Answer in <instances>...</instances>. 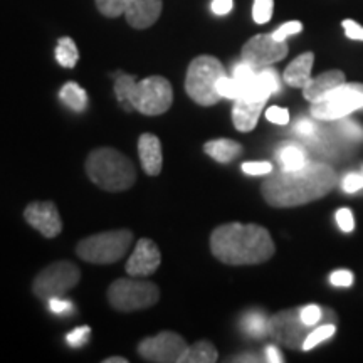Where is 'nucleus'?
<instances>
[{
    "mask_svg": "<svg viewBox=\"0 0 363 363\" xmlns=\"http://www.w3.org/2000/svg\"><path fill=\"white\" fill-rule=\"evenodd\" d=\"M337 174L330 165L308 162L296 170L271 172L262 182V197L272 207H298L323 199L335 189Z\"/></svg>",
    "mask_w": 363,
    "mask_h": 363,
    "instance_id": "obj_1",
    "label": "nucleus"
},
{
    "mask_svg": "<svg viewBox=\"0 0 363 363\" xmlns=\"http://www.w3.org/2000/svg\"><path fill=\"white\" fill-rule=\"evenodd\" d=\"M211 251L224 264L252 266L271 259L276 247L262 225L230 222L211 234Z\"/></svg>",
    "mask_w": 363,
    "mask_h": 363,
    "instance_id": "obj_2",
    "label": "nucleus"
},
{
    "mask_svg": "<svg viewBox=\"0 0 363 363\" xmlns=\"http://www.w3.org/2000/svg\"><path fill=\"white\" fill-rule=\"evenodd\" d=\"M115 94L125 111H138L147 116L163 115L174 103V89L163 76H150L136 81L135 76L118 72Z\"/></svg>",
    "mask_w": 363,
    "mask_h": 363,
    "instance_id": "obj_3",
    "label": "nucleus"
},
{
    "mask_svg": "<svg viewBox=\"0 0 363 363\" xmlns=\"http://www.w3.org/2000/svg\"><path fill=\"white\" fill-rule=\"evenodd\" d=\"M84 169L89 180L106 192H125L136 182L135 165L115 148L93 150L86 158Z\"/></svg>",
    "mask_w": 363,
    "mask_h": 363,
    "instance_id": "obj_4",
    "label": "nucleus"
},
{
    "mask_svg": "<svg viewBox=\"0 0 363 363\" xmlns=\"http://www.w3.org/2000/svg\"><path fill=\"white\" fill-rule=\"evenodd\" d=\"M222 76H225V69L219 59L214 56L195 57L185 76V91L192 101L202 106H212L222 99L217 91V83Z\"/></svg>",
    "mask_w": 363,
    "mask_h": 363,
    "instance_id": "obj_5",
    "label": "nucleus"
},
{
    "mask_svg": "<svg viewBox=\"0 0 363 363\" xmlns=\"http://www.w3.org/2000/svg\"><path fill=\"white\" fill-rule=\"evenodd\" d=\"M133 242V233L128 229L108 230L89 235L81 240L76 252L81 259L93 264H113L128 252Z\"/></svg>",
    "mask_w": 363,
    "mask_h": 363,
    "instance_id": "obj_6",
    "label": "nucleus"
},
{
    "mask_svg": "<svg viewBox=\"0 0 363 363\" xmlns=\"http://www.w3.org/2000/svg\"><path fill=\"white\" fill-rule=\"evenodd\" d=\"M160 298V289L157 284L143 279L121 278L108 289V301L118 311L131 313L147 310Z\"/></svg>",
    "mask_w": 363,
    "mask_h": 363,
    "instance_id": "obj_7",
    "label": "nucleus"
},
{
    "mask_svg": "<svg viewBox=\"0 0 363 363\" xmlns=\"http://www.w3.org/2000/svg\"><path fill=\"white\" fill-rule=\"evenodd\" d=\"M363 108V84L343 83L318 103H311L310 113L321 121H338Z\"/></svg>",
    "mask_w": 363,
    "mask_h": 363,
    "instance_id": "obj_8",
    "label": "nucleus"
},
{
    "mask_svg": "<svg viewBox=\"0 0 363 363\" xmlns=\"http://www.w3.org/2000/svg\"><path fill=\"white\" fill-rule=\"evenodd\" d=\"M81 279L79 267L71 261H57L44 267L35 276L33 291L35 296L48 303L49 299L59 298L74 288Z\"/></svg>",
    "mask_w": 363,
    "mask_h": 363,
    "instance_id": "obj_9",
    "label": "nucleus"
},
{
    "mask_svg": "<svg viewBox=\"0 0 363 363\" xmlns=\"http://www.w3.org/2000/svg\"><path fill=\"white\" fill-rule=\"evenodd\" d=\"M311 330V326H308L301 320L299 308L279 311L267 320V335L276 343L284 345L291 350H298V348L301 350L303 343H305Z\"/></svg>",
    "mask_w": 363,
    "mask_h": 363,
    "instance_id": "obj_10",
    "label": "nucleus"
},
{
    "mask_svg": "<svg viewBox=\"0 0 363 363\" xmlns=\"http://www.w3.org/2000/svg\"><path fill=\"white\" fill-rule=\"evenodd\" d=\"M187 342L174 331H162L157 337L145 338L138 345V355L153 363H180Z\"/></svg>",
    "mask_w": 363,
    "mask_h": 363,
    "instance_id": "obj_11",
    "label": "nucleus"
},
{
    "mask_svg": "<svg viewBox=\"0 0 363 363\" xmlns=\"http://www.w3.org/2000/svg\"><path fill=\"white\" fill-rule=\"evenodd\" d=\"M288 56L286 40H276L271 34H257L244 44L240 57L256 69L272 66L274 62L283 61Z\"/></svg>",
    "mask_w": 363,
    "mask_h": 363,
    "instance_id": "obj_12",
    "label": "nucleus"
},
{
    "mask_svg": "<svg viewBox=\"0 0 363 363\" xmlns=\"http://www.w3.org/2000/svg\"><path fill=\"white\" fill-rule=\"evenodd\" d=\"M24 219L30 227H34L44 238L54 239L61 234L62 220L59 216L56 203L52 202H33L26 207Z\"/></svg>",
    "mask_w": 363,
    "mask_h": 363,
    "instance_id": "obj_13",
    "label": "nucleus"
},
{
    "mask_svg": "<svg viewBox=\"0 0 363 363\" xmlns=\"http://www.w3.org/2000/svg\"><path fill=\"white\" fill-rule=\"evenodd\" d=\"M160 262L162 254L157 244L152 239H140L133 252H131L128 262H126L125 269L130 276L142 278V276L153 274L160 267Z\"/></svg>",
    "mask_w": 363,
    "mask_h": 363,
    "instance_id": "obj_14",
    "label": "nucleus"
},
{
    "mask_svg": "<svg viewBox=\"0 0 363 363\" xmlns=\"http://www.w3.org/2000/svg\"><path fill=\"white\" fill-rule=\"evenodd\" d=\"M162 0H130L125 11L126 22L135 29H148L162 13Z\"/></svg>",
    "mask_w": 363,
    "mask_h": 363,
    "instance_id": "obj_15",
    "label": "nucleus"
},
{
    "mask_svg": "<svg viewBox=\"0 0 363 363\" xmlns=\"http://www.w3.org/2000/svg\"><path fill=\"white\" fill-rule=\"evenodd\" d=\"M138 155L145 174L150 177L160 175L163 167L162 143L155 135L143 133L138 140Z\"/></svg>",
    "mask_w": 363,
    "mask_h": 363,
    "instance_id": "obj_16",
    "label": "nucleus"
},
{
    "mask_svg": "<svg viewBox=\"0 0 363 363\" xmlns=\"http://www.w3.org/2000/svg\"><path fill=\"white\" fill-rule=\"evenodd\" d=\"M266 101H254V99H235L233 106V121L234 126L242 133L252 131L256 128L257 121L262 110H264Z\"/></svg>",
    "mask_w": 363,
    "mask_h": 363,
    "instance_id": "obj_17",
    "label": "nucleus"
},
{
    "mask_svg": "<svg viewBox=\"0 0 363 363\" xmlns=\"http://www.w3.org/2000/svg\"><path fill=\"white\" fill-rule=\"evenodd\" d=\"M343 83H347V79H345V74L342 71H326L323 74L308 81V84L303 88V96L310 103H318Z\"/></svg>",
    "mask_w": 363,
    "mask_h": 363,
    "instance_id": "obj_18",
    "label": "nucleus"
},
{
    "mask_svg": "<svg viewBox=\"0 0 363 363\" xmlns=\"http://www.w3.org/2000/svg\"><path fill=\"white\" fill-rule=\"evenodd\" d=\"M313 62H315V54L305 52L291 61V65L286 67L283 72V81L291 88H305L308 81L311 79Z\"/></svg>",
    "mask_w": 363,
    "mask_h": 363,
    "instance_id": "obj_19",
    "label": "nucleus"
},
{
    "mask_svg": "<svg viewBox=\"0 0 363 363\" xmlns=\"http://www.w3.org/2000/svg\"><path fill=\"white\" fill-rule=\"evenodd\" d=\"M203 152H206L211 158H214L216 162L229 163L242 152V147H240L238 142H234V140L219 138L211 140V142L203 145Z\"/></svg>",
    "mask_w": 363,
    "mask_h": 363,
    "instance_id": "obj_20",
    "label": "nucleus"
},
{
    "mask_svg": "<svg viewBox=\"0 0 363 363\" xmlns=\"http://www.w3.org/2000/svg\"><path fill=\"white\" fill-rule=\"evenodd\" d=\"M219 358L216 347L211 342H197L189 345L180 358V363H214Z\"/></svg>",
    "mask_w": 363,
    "mask_h": 363,
    "instance_id": "obj_21",
    "label": "nucleus"
},
{
    "mask_svg": "<svg viewBox=\"0 0 363 363\" xmlns=\"http://www.w3.org/2000/svg\"><path fill=\"white\" fill-rule=\"evenodd\" d=\"M278 160L286 170H296L308 163L306 152L296 143H284L278 150Z\"/></svg>",
    "mask_w": 363,
    "mask_h": 363,
    "instance_id": "obj_22",
    "label": "nucleus"
},
{
    "mask_svg": "<svg viewBox=\"0 0 363 363\" xmlns=\"http://www.w3.org/2000/svg\"><path fill=\"white\" fill-rule=\"evenodd\" d=\"M59 98L76 113H83L88 108V94L78 83H66L59 91Z\"/></svg>",
    "mask_w": 363,
    "mask_h": 363,
    "instance_id": "obj_23",
    "label": "nucleus"
},
{
    "mask_svg": "<svg viewBox=\"0 0 363 363\" xmlns=\"http://www.w3.org/2000/svg\"><path fill=\"white\" fill-rule=\"evenodd\" d=\"M56 61L61 65L62 67H74L78 65L79 61V51H78V45H76L74 40L71 38H61L57 40L56 45Z\"/></svg>",
    "mask_w": 363,
    "mask_h": 363,
    "instance_id": "obj_24",
    "label": "nucleus"
},
{
    "mask_svg": "<svg viewBox=\"0 0 363 363\" xmlns=\"http://www.w3.org/2000/svg\"><path fill=\"white\" fill-rule=\"evenodd\" d=\"M217 91H219L220 98H227V99H240L244 98L246 94V86H244L240 81H238L234 76H222L217 83Z\"/></svg>",
    "mask_w": 363,
    "mask_h": 363,
    "instance_id": "obj_25",
    "label": "nucleus"
},
{
    "mask_svg": "<svg viewBox=\"0 0 363 363\" xmlns=\"http://www.w3.org/2000/svg\"><path fill=\"white\" fill-rule=\"evenodd\" d=\"M335 333H337V326L331 325V323L315 326V328L308 333V337L305 340V343H303L301 350H305V352L313 350V348L318 347V345H321L323 342H326V340H330Z\"/></svg>",
    "mask_w": 363,
    "mask_h": 363,
    "instance_id": "obj_26",
    "label": "nucleus"
},
{
    "mask_svg": "<svg viewBox=\"0 0 363 363\" xmlns=\"http://www.w3.org/2000/svg\"><path fill=\"white\" fill-rule=\"evenodd\" d=\"M240 326H242V330L246 331L247 335H251V337L259 338L267 335V318L264 315H261V313H249V315L242 318Z\"/></svg>",
    "mask_w": 363,
    "mask_h": 363,
    "instance_id": "obj_27",
    "label": "nucleus"
},
{
    "mask_svg": "<svg viewBox=\"0 0 363 363\" xmlns=\"http://www.w3.org/2000/svg\"><path fill=\"white\" fill-rule=\"evenodd\" d=\"M128 4L130 0H96L98 11L101 12L104 17H110V19L125 16Z\"/></svg>",
    "mask_w": 363,
    "mask_h": 363,
    "instance_id": "obj_28",
    "label": "nucleus"
},
{
    "mask_svg": "<svg viewBox=\"0 0 363 363\" xmlns=\"http://www.w3.org/2000/svg\"><path fill=\"white\" fill-rule=\"evenodd\" d=\"M274 11V0H254L252 19L256 24H267Z\"/></svg>",
    "mask_w": 363,
    "mask_h": 363,
    "instance_id": "obj_29",
    "label": "nucleus"
},
{
    "mask_svg": "<svg viewBox=\"0 0 363 363\" xmlns=\"http://www.w3.org/2000/svg\"><path fill=\"white\" fill-rule=\"evenodd\" d=\"M256 74H257L256 67H252L251 65H247L246 61H240V62H238V65L233 67V76L238 81H240V83H242V84L251 83V81L256 78Z\"/></svg>",
    "mask_w": 363,
    "mask_h": 363,
    "instance_id": "obj_30",
    "label": "nucleus"
},
{
    "mask_svg": "<svg viewBox=\"0 0 363 363\" xmlns=\"http://www.w3.org/2000/svg\"><path fill=\"white\" fill-rule=\"evenodd\" d=\"M89 337H91L89 326H79V328H74L66 335V342L72 348H79V347H83V345L88 343Z\"/></svg>",
    "mask_w": 363,
    "mask_h": 363,
    "instance_id": "obj_31",
    "label": "nucleus"
},
{
    "mask_svg": "<svg viewBox=\"0 0 363 363\" xmlns=\"http://www.w3.org/2000/svg\"><path fill=\"white\" fill-rule=\"evenodd\" d=\"M299 315H301V320L305 321L308 326L315 328L318 323L321 321V316H323V310H321L318 305H306L299 308Z\"/></svg>",
    "mask_w": 363,
    "mask_h": 363,
    "instance_id": "obj_32",
    "label": "nucleus"
},
{
    "mask_svg": "<svg viewBox=\"0 0 363 363\" xmlns=\"http://www.w3.org/2000/svg\"><path fill=\"white\" fill-rule=\"evenodd\" d=\"M303 30V24L299 21H289L283 24L281 27L272 33V38L276 40H286L288 38H291V35H296Z\"/></svg>",
    "mask_w": 363,
    "mask_h": 363,
    "instance_id": "obj_33",
    "label": "nucleus"
},
{
    "mask_svg": "<svg viewBox=\"0 0 363 363\" xmlns=\"http://www.w3.org/2000/svg\"><path fill=\"white\" fill-rule=\"evenodd\" d=\"M335 219H337V224L343 233H352L355 229V217L348 207H340L335 214Z\"/></svg>",
    "mask_w": 363,
    "mask_h": 363,
    "instance_id": "obj_34",
    "label": "nucleus"
},
{
    "mask_svg": "<svg viewBox=\"0 0 363 363\" xmlns=\"http://www.w3.org/2000/svg\"><path fill=\"white\" fill-rule=\"evenodd\" d=\"M244 174L247 175H269L272 172V163L269 162H246L240 165Z\"/></svg>",
    "mask_w": 363,
    "mask_h": 363,
    "instance_id": "obj_35",
    "label": "nucleus"
},
{
    "mask_svg": "<svg viewBox=\"0 0 363 363\" xmlns=\"http://www.w3.org/2000/svg\"><path fill=\"white\" fill-rule=\"evenodd\" d=\"M342 189L343 192L347 194L358 192V190L363 189V174H355V172H352V174L345 175V179L342 182Z\"/></svg>",
    "mask_w": 363,
    "mask_h": 363,
    "instance_id": "obj_36",
    "label": "nucleus"
},
{
    "mask_svg": "<svg viewBox=\"0 0 363 363\" xmlns=\"http://www.w3.org/2000/svg\"><path fill=\"white\" fill-rule=\"evenodd\" d=\"M266 118L267 121L274 125H288L289 123V111L286 108L281 106H271L267 108L266 111Z\"/></svg>",
    "mask_w": 363,
    "mask_h": 363,
    "instance_id": "obj_37",
    "label": "nucleus"
},
{
    "mask_svg": "<svg viewBox=\"0 0 363 363\" xmlns=\"http://www.w3.org/2000/svg\"><path fill=\"white\" fill-rule=\"evenodd\" d=\"M330 283L337 288H348L353 284V272L348 269H338L330 274Z\"/></svg>",
    "mask_w": 363,
    "mask_h": 363,
    "instance_id": "obj_38",
    "label": "nucleus"
},
{
    "mask_svg": "<svg viewBox=\"0 0 363 363\" xmlns=\"http://www.w3.org/2000/svg\"><path fill=\"white\" fill-rule=\"evenodd\" d=\"M48 303H49V310H51V313H54V315H69V313L74 311L72 303L67 301V299H62V296L49 299Z\"/></svg>",
    "mask_w": 363,
    "mask_h": 363,
    "instance_id": "obj_39",
    "label": "nucleus"
},
{
    "mask_svg": "<svg viewBox=\"0 0 363 363\" xmlns=\"http://www.w3.org/2000/svg\"><path fill=\"white\" fill-rule=\"evenodd\" d=\"M259 71H261L262 78H264L267 81V84L271 86L272 94L279 93V91H281V76H279V72L276 71V69H272L271 66L262 67V69H259Z\"/></svg>",
    "mask_w": 363,
    "mask_h": 363,
    "instance_id": "obj_40",
    "label": "nucleus"
},
{
    "mask_svg": "<svg viewBox=\"0 0 363 363\" xmlns=\"http://www.w3.org/2000/svg\"><path fill=\"white\" fill-rule=\"evenodd\" d=\"M343 29H345V34H347L348 39H353V40H363V27L360 24H357L355 21L352 19H345L342 22Z\"/></svg>",
    "mask_w": 363,
    "mask_h": 363,
    "instance_id": "obj_41",
    "label": "nucleus"
},
{
    "mask_svg": "<svg viewBox=\"0 0 363 363\" xmlns=\"http://www.w3.org/2000/svg\"><path fill=\"white\" fill-rule=\"evenodd\" d=\"M294 131H296L298 135H301V136H311V135H315V131H316V126H315V123H313V121L310 120V118H299V120H296V123H294V128H293Z\"/></svg>",
    "mask_w": 363,
    "mask_h": 363,
    "instance_id": "obj_42",
    "label": "nucleus"
},
{
    "mask_svg": "<svg viewBox=\"0 0 363 363\" xmlns=\"http://www.w3.org/2000/svg\"><path fill=\"white\" fill-rule=\"evenodd\" d=\"M234 7V0H212L211 9L216 16H227Z\"/></svg>",
    "mask_w": 363,
    "mask_h": 363,
    "instance_id": "obj_43",
    "label": "nucleus"
},
{
    "mask_svg": "<svg viewBox=\"0 0 363 363\" xmlns=\"http://www.w3.org/2000/svg\"><path fill=\"white\" fill-rule=\"evenodd\" d=\"M264 357H266V362H269V363H283L284 362L283 353L279 352V348L276 347V345H267L266 350H264Z\"/></svg>",
    "mask_w": 363,
    "mask_h": 363,
    "instance_id": "obj_44",
    "label": "nucleus"
},
{
    "mask_svg": "<svg viewBox=\"0 0 363 363\" xmlns=\"http://www.w3.org/2000/svg\"><path fill=\"white\" fill-rule=\"evenodd\" d=\"M342 128H343L345 133L350 136V138L360 140L363 136V130L357 123H352V121H345V123L342 125Z\"/></svg>",
    "mask_w": 363,
    "mask_h": 363,
    "instance_id": "obj_45",
    "label": "nucleus"
},
{
    "mask_svg": "<svg viewBox=\"0 0 363 363\" xmlns=\"http://www.w3.org/2000/svg\"><path fill=\"white\" fill-rule=\"evenodd\" d=\"M104 363H128L126 358H121V357H111V358H106Z\"/></svg>",
    "mask_w": 363,
    "mask_h": 363,
    "instance_id": "obj_46",
    "label": "nucleus"
},
{
    "mask_svg": "<svg viewBox=\"0 0 363 363\" xmlns=\"http://www.w3.org/2000/svg\"><path fill=\"white\" fill-rule=\"evenodd\" d=\"M362 174H363V172H362Z\"/></svg>",
    "mask_w": 363,
    "mask_h": 363,
    "instance_id": "obj_47",
    "label": "nucleus"
}]
</instances>
